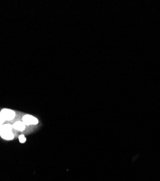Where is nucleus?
Returning a JSON list of instances; mask_svg holds the SVG:
<instances>
[{
  "instance_id": "f257e3e1",
  "label": "nucleus",
  "mask_w": 160,
  "mask_h": 181,
  "mask_svg": "<svg viewBox=\"0 0 160 181\" xmlns=\"http://www.w3.org/2000/svg\"><path fill=\"white\" fill-rule=\"evenodd\" d=\"M0 115L4 120H7V121H10L12 120L15 117V112L13 110L9 109H2L0 112Z\"/></svg>"
},
{
  "instance_id": "f03ea898",
  "label": "nucleus",
  "mask_w": 160,
  "mask_h": 181,
  "mask_svg": "<svg viewBox=\"0 0 160 181\" xmlns=\"http://www.w3.org/2000/svg\"><path fill=\"white\" fill-rule=\"evenodd\" d=\"M23 122L25 125H37L38 123V120L37 118L32 115H25L23 117Z\"/></svg>"
},
{
  "instance_id": "7ed1b4c3",
  "label": "nucleus",
  "mask_w": 160,
  "mask_h": 181,
  "mask_svg": "<svg viewBox=\"0 0 160 181\" xmlns=\"http://www.w3.org/2000/svg\"><path fill=\"white\" fill-rule=\"evenodd\" d=\"M12 128L13 126H11L10 124H3L0 127V135H3V134L12 132Z\"/></svg>"
},
{
  "instance_id": "20e7f679",
  "label": "nucleus",
  "mask_w": 160,
  "mask_h": 181,
  "mask_svg": "<svg viewBox=\"0 0 160 181\" xmlns=\"http://www.w3.org/2000/svg\"><path fill=\"white\" fill-rule=\"evenodd\" d=\"M25 126L26 125L23 121H17L13 124V128L15 130H17V131H23L25 130Z\"/></svg>"
},
{
  "instance_id": "39448f33",
  "label": "nucleus",
  "mask_w": 160,
  "mask_h": 181,
  "mask_svg": "<svg viewBox=\"0 0 160 181\" xmlns=\"http://www.w3.org/2000/svg\"><path fill=\"white\" fill-rule=\"evenodd\" d=\"M1 137L5 140H12L14 138V134H13L12 132H10V133L1 135Z\"/></svg>"
},
{
  "instance_id": "423d86ee",
  "label": "nucleus",
  "mask_w": 160,
  "mask_h": 181,
  "mask_svg": "<svg viewBox=\"0 0 160 181\" xmlns=\"http://www.w3.org/2000/svg\"><path fill=\"white\" fill-rule=\"evenodd\" d=\"M19 140H20V142L22 143H25L26 141V138L25 137V136L24 135H20L19 136Z\"/></svg>"
},
{
  "instance_id": "0eeeda50",
  "label": "nucleus",
  "mask_w": 160,
  "mask_h": 181,
  "mask_svg": "<svg viewBox=\"0 0 160 181\" xmlns=\"http://www.w3.org/2000/svg\"><path fill=\"white\" fill-rule=\"evenodd\" d=\"M4 121H5V120H4L3 119V117H2V116H1V115H0V127H1V126H2V125L4 124Z\"/></svg>"
}]
</instances>
